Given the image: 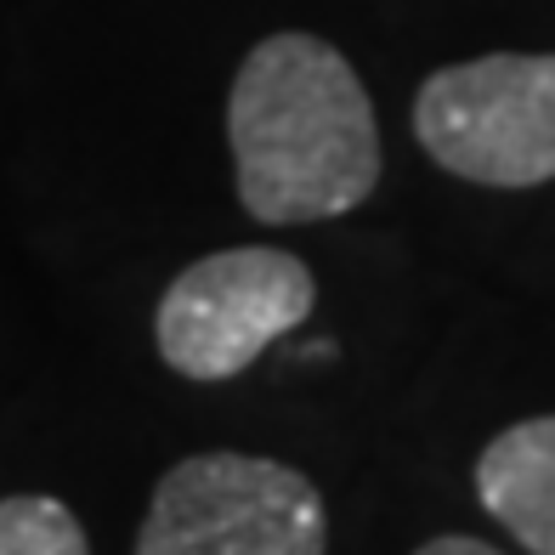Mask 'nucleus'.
I'll list each match as a JSON object with an SVG mask.
<instances>
[{
    "label": "nucleus",
    "instance_id": "7ed1b4c3",
    "mask_svg": "<svg viewBox=\"0 0 555 555\" xmlns=\"http://www.w3.org/2000/svg\"><path fill=\"white\" fill-rule=\"evenodd\" d=\"M414 137L476 188L555 182V52H488L437 68L414 96Z\"/></svg>",
    "mask_w": 555,
    "mask_h": 555
},
{
    "label": "nucleus",
    "instance_id": "423d86ee",
    "mask_svg": "<svg viewBox=\"0 0 555 555\" xmlns=\"http://www.w3.org/2000/svg\"><path fill=\"white\" fill-rule=\"evenodd\" d=\"M0 555H91V544L63 499L12 493L0 499Z\"/></svg>",
    "mask_w": 555,
    "mask_h": 555
},
{
    "label": "nucleus",
    "instance_id": "f257e3e1",
    "mask_svg": "<svg viewBox=\"0 0 555 555\" xmlns=\"http://www.w3.org/2000/svg\"><path fill=\"white\" fill-rule=\"evenodd\" d=\"M238 205L261 227H307L358 210L380 188L374 103L330 40L267 35L227 91Z\"/></svg>",
    "mask_w": 555,
    "mask_h": 555
},
{
    "label": "nucleus",
    "instance_id": "20e7f679",
    "mask_svg": "<svg viewBox=\"0 0 555 555\" xmlns=\"http://www.w3.org/2000/svg\"><path fill=\"white\" fill-rule=\"evenodd\" d=\"M318 307L312 267L272 244L216 249L170 278L154 312L159 358L182 380H233L272 340L295 335Z\"/></svg>",
    "mask_w": 555,
    "mask_h": 555
},
{
    "label": "nucleus",
    "instance_id": "0eeeda50",
    "mask_svg": "<svg viewBox=\"0 0 555 555\" xmlns=\"http://www.w3.org/2000/svg\"><path fill=\"white\" fill-rule=\"evenodd\" d=\"M414 555H504V550L488 544V539H470V533H442L431 544H420Z\"/></svg>",
    "mask_w": 555,
    "mask_h": 555
},
{
    "label": "nucleus",
    "instance_id": "f03ea898",
    "mask_svg": "<svg viewBox=\"0 0 555 555\" xmlns=\"http://www.w3.org/2000/svg\"><path fill=\"white\" fill-rule=\"evenodd\" d=\"M330 511L295 465L261 453H193L159 476L137 555H323Z\"/></svg>",
    "mask_w": 555,
    "mask_h": 555
},
{
    "label": "nucleus",
    "instance_id": "39448f33",
    "mask_svg": "<svg viewBox=\"0 0 555 555\" xmlns=\"http://www.w3.org/2000/svg\"><path fill=\"white\" fill-rule=\"evenodd\" d=\"M476 499L527 555H555V414L504 425L482 448Z\"/></svg>",
    "mask_w": 555,
    "mask_h": 555
}]
</instances>
